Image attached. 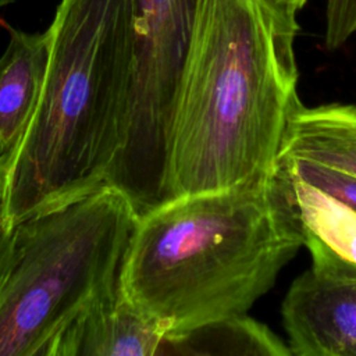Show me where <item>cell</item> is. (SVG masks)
<instances>
[{
  "mask_svg": "<svg viewBox=\"0 0 356 356\" xmlns=\"http://www.w3.org/2000/svg\"><path fill=\"white\" fill-rule=\"evenodd\" d=\"M8 44L0 57V156L24 136L39 102L49 61L47 32L28 33L8 24Z\"/></svg>",
  "mask_w": 356,
  "mask_h": 356,
  "instance_id": "ba28073f",
  "label": "cell"
},
{
  "mask_svg": "<svg viewBox=\"0 0 356 356\" xmlns=\"http://www.w3.org/2000/svg\"><path fill=\"white\" fill-rule=\"evenodd\" d=\"M165 337L167 331L118 288L75 318L47 356H160Z\"/></svg>",
  "mask_w": 356,
  "mask_h": 356,
  "instance_id": "52a82bcc",
  "label": "cell"
},
{
  "mask_svg": "<svg viewBox=\"0 0 356 356\" xmlns=\"http://www.w3.org/2000/svg\"><path fill=\"white\" fill-rule=\"evenodd\" d=\"M289 177L303 238H314L356 264V211L337 197Z\"/></svg>",
  "mask_w": 356,
  "mask_h": 356,
  "instance_id": "8fae6325",
  "label": "cell"
},
{
  "mask_svg": "<svg viewBox=\"0 0 356 356\" xmlns=\"http://www.w3.org/2000/svg\"><path fill=\"white\" fill-rule=\"evenodd\" d=\"M35 114L0 156V216L19 221L106 185L118 154L134 54V0H61Z\"/></svg>",
  "mask_w": 356,
  "mask_h": 356,
  "instance_id": "3957f363",
  "label": "cell"
},
{
  "mask_svg": "<svg viewBox=\"0 0 356 356\" xmlns=\"http://www.w3.org/2000/svg\"><path fill=\"white\" fill-rule=\"evenodd\" d=\"M312 266L289 286L281 316L293 356H356V264L305 236Z\"/></svg>",
  "mask_w": 356,
  "mask_h": 356,
  "instance_id": "8992f818",
  "label": "cell"
},
{
  "mask_svg": "<svg viewBox=\"0 0 356 356\" xmlns=\"http://www.w3.org/2000/svg\"><path fill=\"white\" fill-rule=\"evenodd\" d=\"M278 165L292 177L337 197L356 211V177L305 159H284Z\"/></svg>",
  "mask_w": 356,
  "mask_h": 356,
  "instance_id": "7c38bea8",
  "label": "cell"
},
{
  "mask_svg": "<svg viewBox=\"0 0 356 356\" xmlns=\"http://www.w3.org/2000/svg\"><path fill=\"white\" fill-rule=\"evenodd\" d=\"M296 15L274 0H195L168 132L164 202L277 172L300 103Z\"/></svg>",
  "mask_w": 356,
  "mask_h": 356,
  "instance_id": "6da1fadb",
  "label": "cell"
},
{
  "mask_svg": "<svg viewBox=\"0 0 356 356\" xmlns=\"http://www.w3.org/2000/svg\"><path fill=\"white\" fill-rule=\"evenodd\" d=\"M1 199V195H0ZM14 256V228L8 227L0 216V289L7 278Z\"/></svg>",
  "mask_w": 356,
  "mask_h": 356,
  "instance_id": "5bb4252c",
  "label": "cell"
},
{
  "mask_svg": "<svg viewBox=\"0 0 356 356\" xmlns=\"http://www.w3.org/2000/svg\"><path fill=\"white\" fill-rule=\"evenodd\" d=\"M136 217L129 197L106 184L14 227L0 289V356H47L75 318L118 289Z\"/></svg>",
  "mask_w": 356,
  "mask_h": 356,
  "instance_id": "277c9868",
  "label": "cell"
},
{
  "mask_svg": "<svg viewBox=\"0 0 356 356\" xmlns=\"http://www.w3.org/2000/svg\"><path fill=\"white\" fill-rule=\"evenodd\" d=\"M305 245L291 177L168 199L138 214L121 293L167 335L245 314Z\"/></svg>",
  "mask_w": 356,
  "mask_h": 356,
  "instance_id": "7a4b0ae2",
  "label": "cell"
},
{
  "mask_svg": "<svg viewBox=\"0 0 356 356\" xmlns=\"http://www.w3.org/2000/svg\"><path fill=\"white\" fill-rule=\"evenodd\" d=\"M291 356V349L267 325L245 314L168 334L160 356Z\"/></svg>",
  "mask_w": 356,
  "mask_h": 356,
  "instance_id": "30bf717a",
  "label": "cell"
},
{
  "mask_svg": "<svg viewBox=\"0 0 356 356\" xmlns=\"http://www.w3.org/2000/svg\"><path fill=\"white\" fill-rule=\"evenodd\" d=\"M195 0H134V54L122 140L107 182L136 213L164 202L168 132Z\"/></svg>",
  "mask_w": 356,
  "mask_h": 356,
  "instance_id": "5b68a950",
  "label": "cell"
},
{
  "mask_svg": "<svg viewBox=\"0 0 356 356\" xmlns=\"http://www.w3.org/2000/svg\"><path fill=\"white\" fill-rule=\"evenodd\" d=\"M13 0H0V7H3V6H7L8 3H11Z\"/></svg>",
  "mask_w": 356,
  "mask_h": 356,
  "instance_id": "2e32d148",
  "label": "cell"
},
{
  "mask_svg": "<svg viewBox=\"0 0 356 356\" xmlns=\"http://www.w3.org/2000/svg\"><path fill=\"white\" fill-rule=\"evenodd\" d=\"M274 1H275L278 6L286 8L288 11L298 14V13L306 6V3H307L309 0H274Z\"/></svg>",
  "mask_w": 356,
  "mask_h": 356,
  "instance_id": "9a60e30c",
  "label": "cell"
},
{
  "mask_svg": "<svg viewBox=\"0 0 356 356\" xmlns=\"http://www.w3.org/2000/svg\"><path fill=\"white\" fill-rule=\"evenodd\" d=\"M356 33V0H325L324 46L337 50Z\"/></svg>",
  "mask_w": 356,
  "mask_h": 356,
  "instance_id": "4fadbf2b",
  "label": "cell"
},
{
  "mask_svg": "<svg viewBox=\"0 0 356 356\" xmlns=\"http://www.w3.org/2000/svg\"><path fill=\"white\" fill-rule=\"evenodd\" d=\"M305 159L356 177V104L296 106L282 139L280 160Z\"/></svg>",
  "mask_w": 356,
  "mask_h": 356,
  "instance_id": "9c48e42d",
  "label": "cell"
}]
</instances>
